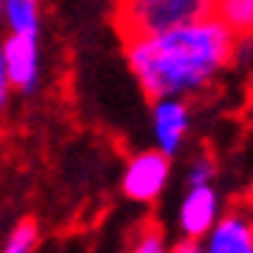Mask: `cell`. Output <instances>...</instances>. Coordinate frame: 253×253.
I'll list each match as a JSON object with an SVG mask.
<instances>
[{
    "instance_id": "cell-12",
    "label": "cell",
    "mask_w": 253,
    "mask_h": 253,
    "mask_svg": "<svg viewBox=\"0 0 253 253\" xmlns=\"http://www.w3.org/2000/svg\"><path fill=\"white\" fill-rule=\"evenodd\" d=\"M134 251L137 253H162L165 251V236L160 228H145L134 239Z\"/></svg>"
},
{
    "instance_id": "cell-8",
    "label": "cell",
    "mask_w": 253,
    "mask_h": 253,
    "mask_svg": "<svg viewBox=\"0 0 253 253\" xmlns=\"http://www.w3.org/2000/svg\"><path fill=\"white\" fill-rule=\"evenodd\" d=\"M213 14L233 37H253V0H213Z\"/></svg>"
},
{
    "instance_id": "cell-10",
    "label": "cell",
    "mask_w": 253,
    "mask_h": 253,
    "mask_svg": "<svg viewBox=\"0 0 253 253\" xmlns=\"http://www.w3.org/2000/svg\"><path fill=\"white\" fill-rule=\"evenodd\" d=\"M37 239H40V233H37V225L32 219H23V222H17L12 228V233L6 236V245H3V251L6 253H29L37 248Z\"/></svg>"
},
{
    "instance_id": "cell-15",
    "label": "cell",
    "mask_w": 253,
    "mask_h": 253,
    "mask_svg": "<svg viewBox=\"0 0 253 253\" xmlns=\"http://www.w3.org/2000/svg\"><path fill=\"white\" fill-rule=\"evenodd\" d=\"M3 9H6V0H0V20H3Z\"/></svg>"
},
{
    "instance_id": "cell-6",
    "label": "cell",
    "mask_w": 253,
    "mask_h": 253,
    "mask_svg": "<svg viewBox=\"0 0 253 253\" xmlns=\"http://www.w3.org/2000/svg\"><path fill=\"white\" fill-rule=\"evenodd\" d=\"M3 54L12 74V85L20 94H35L40 83V35L9 32L3 43Z\"/></svg>"
},
{
    "instance_id": "cell-3",
    "label": "cell",
    "mask_w": 253,
    "mask_h": 253,
    "mask_svg": "<svg viewBox=\"0 0 253 253\" xmlns=\"http://www.w3.org/2000/svg\"><path fill=\"white\" fill-rule=\"evenodd\" d=\"M171 176V157L162 154L160 148L139 151L137 157H131L123 171V194L131 202L148 205L154 199H160L165 185Z\"/></svg>"
},
{
    "instance_id": "cell-11",
    "label": "cell",
    "mask_w": 253,
    "mask_h": 253,
    "mask_svg": "<svg viewBox=\"0 0 253 253\" xmlns=\"http://www.w3.org/2000/svg\"><path fill=\"white\" fill-rule=\"evenodd\" d=\"M216 176V162L211 160V157H194V162L188 165V171H185V179H188V185H205L211 182Z\"/></svg>"
},
{
    "instance_id": "cell-9",
    "label": "cell",
    "mask_w": 253,
    "mask_h": 253,
    "mask_svg": "<svg viewBox=\"0 0 253 253\" xmlns=\"http://www.w3.org/2000/svg\"><path fill=\"white\" fill-rule=\"evenodd\" d=\"M6 23L9 32L40 35V0H6Z\"/></svg>"
},
{
    "instance_id": "cell-13",
    "label": "cell",
    "mask_w": 253,
    "mask_h": 253,
    "mask_svg": "<svg viewBox=\"0 0 253 253\" xmlns=\"http://www.w3.org/2000/svg\"><path fill=\"white\" fill-rule=\"evenodd\" d=\"M12 74H9V66H6V54H3V46H0V111L9 105V97H12Z\"/></svg>"
},
{
    "instance_id": "cell-14",
    "label": "cell",
    "mask_w": 253,
    "mask_h": 253,
    "mask_svg": "<svg viewBox=\"0 0 253 253\" xmlns=\"http://www.w3.org/2000/svg\"><path fill=\"white\" fill-rule=\"evenodd\" d=\"M248 211H251V216H253V191H251V196H248Z\"/></svg>"
},
{
    "instance_id": "cell-1",
    "label": "cell",
    "mask_w": 253,
    "mask_h": 253,
    "mask_svg": "<svg viewBox=\"0 0 253 253\" xmlns=\"http://www.w3.org/2000/svg\"><path fill=\"white\" fill-rule=\"evenodd\" d=\"M128 69L145 97H191L205 91L233 63L236 37L216 14L157 35L126 40Z\"/></svg>"
},
{
    "instance_id": "cell-7",
    "label": "cell",
    "mask_w": 253,
    "mask_h": 253,
    "mask_svg": "<svg viewBox=\"0 0 253 253\" xmlns=\"http://www.w3.org/2000/svg\"><path fill=\"white\" fill-rule=\"evenodd\" d=\"M208 253H253V216L251 211H233L216 219L202 239Z\"/></svg>"
},
{
    "instance_id": "cell-5",
    "label": "cell",
    "mask_w": 253,
    "mask_h": 253,
    "mask_svg": "<svg viewBox=\"0 0 253 253\" xmlns=\"http://www.w3.org/2000/svg\"><path fill=\"white\" fill-rule=\"evenodd\" d=\"M219 194L211 182L205 185H188L182 202H179V213H176V222H179V233H182L185 242H202L211 233V228L216 225L219 219Z\"/></svg>"
},
{
    "instance_id": "cell-2",
    "label": "cell",
    "mask_w": 253,
    "mask_h": 253,
    "mask_svg": "<svg viewBox=\"0 0 253 253\" xmlns=\"http://www.w3.org/2000/svg\"><path fill=\"white\" fill-rule=\"evenodd\" d=\"M213 14V0H120L117 26L126 40L157 35Z\"/></svg>"
},
{
    "instance_id": "cell-4",
    "label": "cell",
    "mask_w": 253,
    "mask_h": 253,
    "mask_svg": "<svg viewBox=\"0 0 253 253\" xmlns=\"http://www.w3.org/2000/svg\"><path fill=\"white\" fill-rule=\"evenodd\" d=\"M151 134H154V145L176 157L182 151L185 139L191 134V108L185 103V97H157L151 100Z\"/></svg>"
}]
</instances>
